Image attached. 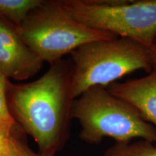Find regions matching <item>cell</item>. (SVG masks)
Wrapping results in <instances>:
<instances>
[{"label":"cell","instance_id":"8","mask_svg":"<svg viewBox=\"0 0 156 156\" xmlns=\"http://www.w3.org/2000/svg\"><path fill=\"white\" fill-rule=\"evenodd\" d=\"M44 0H0V17L20 27Z\"/></svg>","mask_w":156,"mask_h":156},{"label":"cell","instance_id":"7","mask_svg":"<svg viewBox=\"0 0 156 156\" xmlns=\"http://www.w3.org/2000/svg\"><path fill=\"white\" fill-rule=\"evenodd\" d=\"M107 89L114 96L129 103L145 122L156 127V68L144 77L115 82Z\"/></svg>","mask_w":156,"mask_h":156},{"label":"cell","instance_id":"11","mask_svg":"<svg viewBox=\"0 0 156 156\" xmlns=\"http://www.w3.org/2000/svg\"><path fill=\"white\" fill-rule=\"evenodd\" d=\"M15 137L0 127V156H17Z\"/></svg>","mask_w":156,"mask_h":156},{"label":"cell","instance_id":"13","mask_svg":"<svg viewBox=\"0 0 156 156\" xmlns=\"http://www.w3.org/2000/svg\"><path fill=\"white\" fill-rule=\"evenodd\" d=\"M151 55H152V59H153V62L155 68H156V37L154 40L153 46L151 48Z\"/></svg>","mask_w":156,"mask_h":156},{"label":"cell","instance_id":"1","mask_svg":"<svg viewBox=\"0 0 156 156\" xmlns=\"http://www.w3.org/2000/svg\"><path fill=\"white\" fill-rule=\"evenodd\" d=\"M73 64L60 60L46 73L28 83L9 82L7 92L12 117L23 133L30 136L38 152L56 156L69 137Z\"/></svg>","mask_w":156,"mask_h":156},{"label":"cell","instance_id":"2","mask_svg":"<svg viewBox=\"0 0 156 156\" xmlns=\"http://www.w3.org/2000/svg\"><path fill=\"white\" fill-rule=\"evenodd\" d=\"M70 115L79 122L80 138L86 143L98 144L106 137L116 143H129L136 138L156 143L155 126L106 87H93L82 93L74 101Z\"/></svg>","mask_w":156,"mask_h":156},{"label":"cell","instance_id":"3","mask_svg":"<svg viewBox=\"0 0 156 156\" xmlns=\"http://www.w3.org/2000/svg\"><path fill=\"white\" fill-rule=\"evenodd\" d=\"M70 54L71 92L75 100L93 87H107L136 70L150 73L155 69L151 49L122 37L87 43Z\"/></svg>","mask_w":156,"mask_h":156},{"label":"cell","instance_id":"4","mask_svg":"<svg viewBox=\"0 0 156 156\" xmlns=\"http://www.w3.org/2000/svg\"><path fill=\"white\" fill-rule=\"evenodd\" d=\"M17 29L25 44L50 64L87 43L118 37L79 22L65 10L61 0L44 1Z\"/></svg>","mask_w":156,"mask_h":156},{"label":"cell","instance_id":"10","mask_svg":"<svg viewBox=\"0 0 156 156\" xmlns=\"http://www.w3.org/2000/svg\"><path fill=\"white\" fill-rule=\"evenodd\" d=\"M9 82L8 78L0 71V127L11 135L16 136L24 133L13 119L8 108L7 92Z\"/></svg>","mask_w":156,"mask_h":156},{"label":"cell","instance_id":"5","mask_svg":"<svg viewBox=\"0 0 156 156\" xmlns=\"http://www.w3.org/2000/svg\"><path fill=\"white\" fill-rule=\"evenodd\" d=\"M65 10L95 30L131 39L151 49L156 37V0H61Z\"/></svg>","mask_w":156,"mask_h":156},{"label":"cell","instance_id":"6","mask_svg":"<svg viewBox=\"0 0 156 156\" xmlns=\"http://www.w3.org/2000/svg\"><path fill=\"white\" fill-rule=\"evenodd\" d=\"M43 64L20 38L17 27L0 17V71L5 77L25 80L34 77Z\"/></svg>","mask_w":156,"mask_h":156},{"label":"cell","instance_id":"12","mask_svg":"<svg viewBox=\"0 0 156 156\" xmlns=\"http://www.w3.org/2000/svg\"><path fill=\"white\" fill-rule=\"evenodd\" d=\"M24 135L25 134H21L15 137V145L17 156H47L34 151L25 141Z\"/></svg>","mask_w":156,"mask_h":156},{"label":"cell","instance_id":"9","mask_svg":"<svg viewBox=\"0 0 156 156\" xmlns=\"http://www.w3.org/2000/svg\"><path fill=\"white\" fill-rule=\"evenodd\" d=\"M103 156H156L153 142L140 140L129 143H116L105 151Z\"/></svg>","mask_w":156,"mask_h":156}]
</instances>
